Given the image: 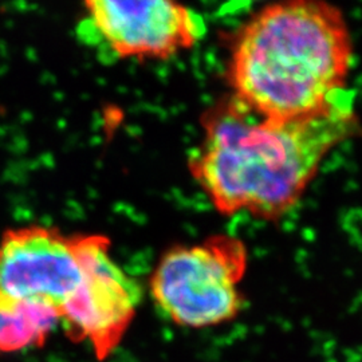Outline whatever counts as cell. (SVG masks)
<instances>
[{
	"label": "cell",
	"mask_w": 362,
	"mask_h": 362,
	"mask_svg": "<svg viewBox=\"0 0 362 362\" xmlns=\"http://www.w3.org/2000/svg\"><path fill=\"white\" fill-rule=\"evenodd\" d=\"M204 139L189 158L194 180L224 215L275 220L294 207L325 157L357 125L345 91L309 116H260L235 97L202 118Z\"/></svg>",
	"instance_id": "1"
},
{
	"label": "cell",
	"mask_w": 362,
	"mask_h": 362,
	"mask_svg": "<svg viewBox=\"0 0 362 362\" xmlns=\"http://www.w3.org/2000/svg\"><path fill=\"white\" fill-rule=\"evenodd\" d=\"M353 64L348 22L336 6L293 0L266 6L239 31L228 79L233 97L260 116L297 118L346 90Z\"/></svg>",
	"instance_id": "2"
},
{
	"label": "cell",
	"mask_w": 362,
	"mask_h": 362,
	"mask_svg": "<svg viewBox=\"0 0 362 362\" xmlns=\"http://www.w3.org/2000/svg\"><path fill=\"white\" fill-rule=\"evenodd\" d=\"M247 264L245 243L231 235L173 247L156 266L151 296L175 325L206 329L227 324L243 309Z\"/></svg>",
	"instance_id": "3"
},
{
	"label": "cell",
	"mask_w": 362,
	"mask_h": 362,
	"mask_svg": "<svg viewBox=\"0 0 362 362\" xmlns=\"http://www.w3.org/2000/svg\"><path fill=\"white\" fill-rule=\"evenodd\" d=\"M74 245L82 269L76 294L59 310V322L74 342H88L98 360L121 344L141 299V288L110 257L103 235H77Z\"/></svg>",
	"instance_id": "4"
},
{
	"label": "cell",
	"mask_w": 362,
	"mask_h": 362,
	"mask_svg": "<svg viewBox=\"0 0 362 362\" xmlns=\"http://www.w3.org/2000/svg\"><path fill=\"white\" fill-rule=\"evenodd\" d=\"M85 8L93 40L122 59H167L206 33L199 13L169 0H90Z\"/></svg>",
	"instance_id": "5"
},
{
	"label": "cell",
	"mask_w": 362,
	"mask_h": 362,
	"mask_svg": "<svg viewBox=\"0 0 362 362\" xmlns=\"http://www.w3.org/2000/svg\"><path fill=\"white\" fill-rule=\"evenodd\" d=\"M82 282L74 236L30 226L6 231L0 240V293L38 299L58 311Z\"/></svg>",
	"instance_id": "6"
},
{
	"label": "cell",
	"mask_w": 362,
	"mask_h": 362,
	"mask_svg": "<svg viewBox=\"0 0 362 362\" xmlns=\"http://www.w3.org/2000/svg\"><path fill=\"white\" fill-rule=\"evenodd\" d=\"M58 322L59 311L50 303L0 293V354L43 345Z\"/></svg>",
	"instance_id": "7"
}]
</instances>
